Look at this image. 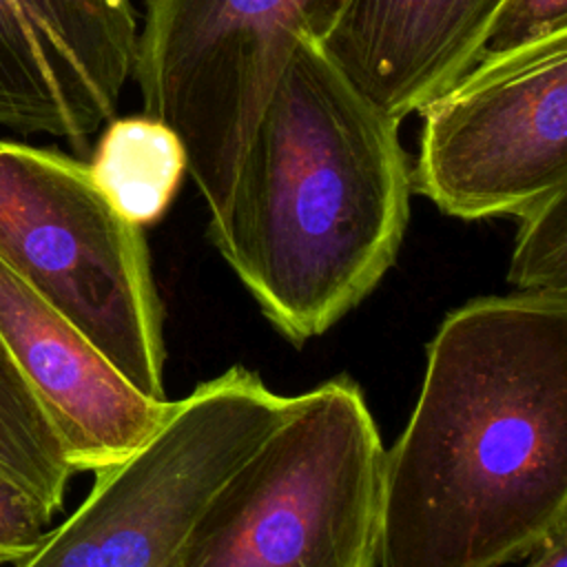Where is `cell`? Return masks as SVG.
<instances>
[{"instance_id": "cell-1", "label": "cell", "mask_w": 567, "mask_h": 567, "mask_svg": "<svg viewBox=\"0 0 567 567\" xmlns=\"http://www.w3.org/2000/svg\"><path fill=\"white\" fill-rule=\"evenodd\" d=\"M567 525V295L454 308L385 450L379 567H503Z\"/></svg>"}, {"instance_id": "cell-2", "label": "cell", "mask_w": 567, "mask_h": 567, "mask_svg": "<svg viewBox=\"0 0 567 567\" xmlns=\"http://www.w3.org/2000/svg\"><path fill=\"white\" fill-rule=\"evenodd\" d=\"M401 120L303 42L279 75L208 235L266 319L301 346L357 308L410 221Z\"/></svg>"}, {"instance_id": "cell-3", "label": "cell", "mask_w": 567, "mask_h": 567, "mask_svg": "<svg viewBox=\"0 0 567 567\" xmlns=\"http://www.w3.org/2000/svg\"><path fill=\"white\" fill-rule=\"evenodd\" d=\"M385 447L365 394L334 377L215 494L179 567H379Z\"/></svg>"}, {"instance_id": "cell-4", "label": "cell", "mask_w": 567, "mask_h": 567, "mask_svg": "<svg viewBox=\"0 0 567 567\" xmlns=\"http://www.w3.org/2000/svg\"><path fill=\"white\" fill-rule=\"evenodd\" d=\"M0 261L75 326L142 394L166 401L162 303L140 226L89 164L0 142Z\"/></svg>"}, {"instance_id": "cell-5", "label": "cell", "mask_w": 567, "mask_h": 567, "mask_svg": "<svg viewBox=\"0 0 567 567\" xmlns=\"http://www.w3.org/2000/svg\"><path fill=\"white\" fill-rule=\"evenodd\" d=\"M290 405L241 365L204 381L131 454L93 472L80 507L16 567H179L215 494Z\"/></svg>"}, {"instance_id": "cell-6", "label": "cell", "mask_w": 567, "mask_h": 567, "mask_svg": "<svg viewBox=\"0 0 567 567\" xmlns=\"http://www.w3.org/2000/svg\"><path fill=\"white\" fill-rule=\"evenodd\" d=\"M350 0H142L133 80L142 113L171 126L215 221L279 75L332 31Z\"/></svg>"}, {"instance_id": "cell-7", "label": "cell", "mask_w": 567, "mask_h": 567, "mask_svg": "<svg viewBox=\"0 0 567 567\" xmlns=\"http://www.w3.org/2000/svg\"><path fill=\"white\" fill-rule=\"evenodd\" d=\"M412 193L476 221L567 188V29L483 53L421 111Z\"/></svg>"}, {"instance_id": "cell-8", "label": "cell", "mask_w": 567, "mask_h": 567, "mask_svg": "<svg viewBox=\"0 0 567 567\" xmlns=\"http://www.w3.org/2000/svg\"><path fill=\"white\" fill-rule=\"evenodd\" d=\"M137 31L133 0H0V126L84 146L117 113Z\"/></svg>"}, {"instance_id": "cell-9", "label": "cell", "mask_w": 567, "mask_h": 567, "mask_svg": "<svg viewBox=\"0 0 567 567\" xmlns=\"http://www.w3.org/2000/svg\"><path fill=\"white\" fill-rule=\"evenodd\" d=\"M0 337L47 412L73 472H97L122 461L153 432L171 403L133 388L2 261Z\"/></svg>"}, {"instance_id": "cell-10", "label": "cell", "mask_w": 567, "mask_h": 567, "mask_svg": "<svg viewBox=\"0 0 567 567\" xmlns=\"http://www.w3.org/2000/svg\"><path fill=\"white\" fill-rule=\"evenodd\" d=\"M505 0H350L323 51L385 113L403 120L483 53Z\"/></svg>"}, {"instance_id": "cell-11", "label": "cell", "mask_w": 567, "mask_h": 567, "mask_svg": "<svg viewBox=\"0 0 567 567\" xmlns=\"http://www.w3.org/2000/svg\"><path fill=\"white\" fill-rule=\"evenodd\" d=\"M109 204L131 224H155L175 199L186 175V151L177 133L142 113L113 117L89 164Z\"/></svg>"}, {"instance_id": "cell-12", "label": "cell", "mask_w": 567, "mask_h": 567, "mask_svg": "<svg viewBox=\"0 0 567 567\" xmlns=\"http://www.w3.org/2000/svg\"><path fill=\"white\" fill-rule=\"evenodd\" d=\"M0 474L33 494L49 512L64 505L75 474L64 447L0 337Z\"/></svg>"}, {"instance_id": "cell-13", "label": "cell", "mask_w": 567, "mask_h": 567, "mask_svg": "<svg viewBox=\"0 0 567 567\" xmlns=\"http://www.w3.org/2000/svg\"><path fill=\"white\" fill-rule=\"evenodd\" d=\"M507 281L518 292L567 295V188L523 213Z\"/></svg>"}, {"instance_id": "cell-14", "label": "cell", "mask_w": 567, "mask_h": 567, "mask_svg": "<svg viewBox=\"0 0 567 567\" xmlns=\"http://www.w3.org/2000/svg\"><path fill=\"white\" fill-rule=\"evenodd\" d=\"M53 512L33 494L0 474V565L31 556L49 532Z\"/></svg>"}, {"instance_id": "cell-15", "label": "cell", "mask_w": 567, "mask_h": 567, "mask_svg": "<svg viewBox=\"0 0 567 567\" xmlns=\"http://www.w3.org/2000/svg\"><path fill=\"white\" fill-rule=\"evenodd\" d=\"M560 29H567V0H505L483 53L518 49Z\"/></svg>"}, {"instance_id": "cell-16", "label": "cell", "mask_w": 567, "mask_h": 567, "mask_svg": "<svg viewBox=\"0 0 567 567\" xmlns=\"http://www.w3.org/2000/svg\"><path fill=\"white\" fill-rule=\"evenodd\" d=\"M525 567H567V525L558 527L536 551L527 556Z\"/></svg>"}]
</instances>
